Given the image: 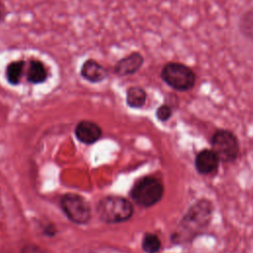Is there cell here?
Returning a JSON list of instances; mask_svg holds the SVG:
<instances>
[{"instance_id": "obj_11", "label": "cell", "mask_w": 253, "mask_h": 253, "mask_svg": "<svg viewBox=\"0 0 253 253\" xmlns=\"http://www.w3.org/2000/svg\"><path fill=\"white\" fill-rule=\"evenodd\" d=\"M48 76L45 65L39 59L29 61L27 69V80L32 84H41L46 81Z\"/></svg>"}, {"instance_id": "obj_13", "label": "cell", "mask_w": 253, "mask_h": 253, "mask_svg": "<svg viewBox=\"0 0 253 253\" xmlns=\"http://www.w3.org/2000/svg\"><path fill=\"white\" fill-rule=\"evenodd\" d=\"M238 30L243 38L253 42V7L241 15L238 22Z\"/></svg>"}, {"instance_id": "obj_15", "label": "cell", "mask_w": 253, "mask_h": 253, "mask_svg": "<svg viewBox=\"0 0 253 253\" xmlns=\"http://www.w3.org/2000/svg\"><path fill=\"white\" fill-rule=\"evenodd\" d=\"M161 247L159 237L153 233H146L142 239V249L146 253H156Z\"/></svg>"}, {"instance_id": "obj_4", "label": "cell", "mask_w": 253, "mask_h": 253, "mask_svg": "<svg viewBox=\"0 0 253 253\" xmlns=\"http://www.w3.org/2000/svg\"><path fill=\"white\" fill-rule=\"evenodd\" d=\"M211 146L222 163L233 162L238 157L239 142L236 135L230 130H215L211 138Z\"/></svg>"}, {"instance_id": "obj_7", "label": "cell", "mask_w": 253, "mask_h": 253, "mask_svg": "<svg viewBox=\"0 0 253 253\" xmlns=\"http://www.w3.org/2000/svg\"><path fill=\"white\" fill-rule=\"evenodd\" d=\"M144 57L138 51L130 52L119 59L114 66V73L118 76H128L135 74L143 65Z\"/></svg>"}, {"instance_id": "obj_6", "label": "cell", "mask_w": 253, "mask_h": 253, "mask_svg": "<svg viewBox=\"0 0 253 253\" xmlns=\"http://www.w3.org/2000/svg\"><path fill=\"white\" fill-rule=\"evenodd\" d=\"M61 207L66 215L76 223H85L90 218L89 205L78 195H65L61 200Z\"/></svg>"}, {"instance_id": "obj_8", "label": "cell", "mask_w": 253, "mask_h": 253, "mask_svg": "<svg viewBox=\"0 0 253 253\" xmlns=\"http://www.w3.org/2000/svg\"><path fill=\"white\" fill-rule=\"evenodd\" d=\"M219 162V158L211 148H205L197 153L195 168L202 175H210L217 170Z\"/></svg>"}, {"instance_id": "obj_10", "label": "cell", "mask_w": 253, "mask_h": 253, "mask_svg": "<svg viewBox=\"0 0 253 253\" xmlns=\"http://www.w3.org/2000/svg\"><path fill=\"white\" fill-rule=\"evenodd\" d=\"M77 138L84 143H93L101 136L100 127L92 122H80L75 129Z\"/></svg>"}, {"instance_id": "obj_5", "label": "cell", "mask_w": 253, "mask_h": 253, "mask_svg": "<svg viewBox=\"0 0 253 253\" xmlns=\"http://www.w3.org/2000/svg\"><path fill=\"white\" fill-rule=\"evenodd\" d=\"M162 183L153 177L140 179L131 190L132 199L140 206L148 208L157 204L163 197Z\"/></svg>"}, {"instance_id": "obj_9", "label": "cell", "mask_w": 253, "mask_h": 253, "mask_svg": "<svg viewBox=\"0 0 253 253\" xmlns=\"http://www.w3.org/2000/svg\"><path fill=\"white\" fill-rule=\"evenodd\" d=\"M80 75L88 82L99 83L108 77V70L97 60L88 58L80 67Z\"/></svg>"}, {"instance_id": "obj_12", "label": "cell", "mask_w": 253, "mask_h": 253, "mask_svg": "<svg viewBox=\"0 0 253 253\" xmlns=\"http://www.w3.org/2000/svg\"><path fill=\"white\" fill-rule=\"evenodd\" d=\"M25 65V60H13L7 64L5 69V77L9 84L18 85L21 82Z\"/></svg>"}, {"instance_id": "obj_18", "label": "cell", "mask_w": 253, "mask_h": 253, "mask_svg": "<svg viewBox=\"0 0 253 253\" xmlns=\"http://www.w3.org/2000/svg\"><path fill=\"white\" fill-rule=\"evenodd\" d=\"M7 9L5 7V4L3 3L2 0H0V23L4 22L6 17H7Z\"/></svg>"}, {"instance_id": "obj_14", "label": "cell", "mask_w": 253, "mask_h": 253, "mask_svg": "<svg viewBox=\"0 0 253 253\" xmlns=\"http://www.w3.org/2000/svg\"><path fill=\"white\" fill-rule=\"evenodd\" d=\"M126 99L127 106L134 109H138L145 104L146 92L141 87L132 86L126 90Z\"/></svg>"}, {"instance_id": "obj_1", "label": "cell", "mask_w": 253, "mask_h": 253, "mask_svg": "<svg viewBox=\"0 0 253 253\" xmlns=\"http://www.w3.org/2000/svg\"><path fill=\"white\" fill-rule=\"evenodd\" d=\"M213 212L212 204L206 199L194 203L182 216L172 241L178 244L191 243L209 227Z\"/></svg>"}, {"instance_id": "obj_2", "label": "cell", "mask_w": 253, "mask_h": 253, "mask_svg": "<svg viewBox=\"0 0 253 253\" xmlns=\"http://www.w3.org/2000/svg\"><path fill=\"white\" fill-rule=\"evenodd\" d=\"M160 77L169 87L180 92L193 89L197 80L196 73L191 67L176 61L165 63L161 69Z\"/></svg>"}, {"instance_id": "obj_17", "label": "cell", "mask_w": 253, "mask_h": 253, "mask_svg": "<svg viewBox=\"0 0 253 253\" xmlns=\"http://www.w3.org/2000/svg\"><path fill=\"white\" fill-rule=\"evenodd\" d=\"M22 253H49V252L37 245H29L23 249Z\"/></svg>"}, {"instance_id": "obj_16", "label": "cell", "mask_w": 253, "mask_h": 253, "mask_svg": "<svg viewBox=\"0 0 253 253\" xmlns=\"http://www.w3.org/2000/svg\"><path fill=\"white\" fill-rule=\"evenodd\" d=\"M172 114H173L172 108L169 105H166V104L161 105L156 110V117L161 122L168 121L172 117Z\"/></svg>"}, {"instance_id": "obj_3", "label": "cell", "mask_w": 253, "mask_h": 253, "mask_svg": "<svg viewBox=\"0 0 253 253\" xmlns=\"http://www.w3.org/2000/svg\"><path fill=\"white\" fill-rule=\"evenodd\" d=\"M97 211L101 219L110 223L123 222L132 214L131 204L121 197H107L99 202Z\"/></svg>"}]
</instances>
